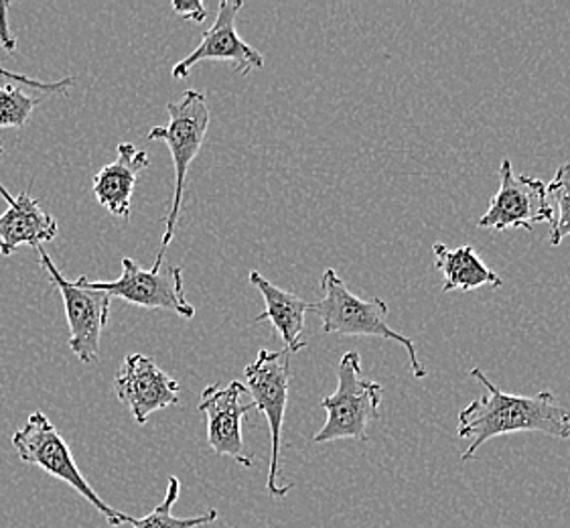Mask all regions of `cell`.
I'll use <instances>...</instances> for the list:
<instances>
[{
	"label": "cell",
	"instance_id": "cell-1",
	"mask_svg": "<svg viewBox=\"0 0 570 528\" xmlns=\"http://www.w3.org/2000/svg\"><path fill=\"white\" fill-rule=\"evenodd\" d=\"M471 377L480 380L485 397L469 402L459 413L456 436L469 439V448L461 460L475 458L488 441L510 433H547V436L570 439V411L557 402L550 391H540L534 397L508 394L491 382L481 368H473Z\"/></svg>",
	"mask_w": 570,
	"mask_h": 528
},
{
	"label": "cell",
	"instance_id": "cell-2",
	"mask_svg": "<svg viewBox=\"0 0 570 528\" xmlns=\"http://www.w3.org/2000/svg\"><path fill=\"white\" fill-rule=\"evenodd\" d=\"M321 293L323 297L308 305L321 320L323 332L340 333V335H372L389 342H396L409 352L412 372L416 379L426 377V368L422 366L419 350L411 338L394 332L390 327L389 303L384 299H360L352 293L337 271L325 268L321 276Z\"/></svg>",
	"mask_w": 570,
	"mask_h": 528
},
{
	"label": "cell",
	"instance_id": "cell-3",
	"mask_svg": "<svg viewBox=\"0 0 570 528\" xmlns=\"http://www.w3.org/2000/svg\"><path fill=\"white\" fill-rule=\"evenodd\" d=\"M167 113H169V125L150 128L147 137L149 140L159 138L167 143V147L171 150L173 167H175L173 206L169 216L165 219V234L160 241L157 261H165V253L175 236V228L181 216L187 172L206 140L207 128H209V106H207L206 94L199 90H187L177 102L167 104Z\"/></svg>",
	"mask_w": 570,
	"mask_h": 528
},
{
	"label": "cell",
	"instance_id": "cell-4",
	"mask_svg": "<svg viewBox=\"0 0 570 528\" xmlns=\"http://www.w3.org/2000/svg\"><path fill=\"white\" fill-rule=\"evenodd\" d=\"M12 448H14L19 460L23 463L41 468L49 476L68 483L69 488H73L78 495L83 496L108 520V525L120 527L125 522H132L135 517L125 515L112 506L106 505L102 498L96 495V490L91 488L90 482L81 476L80 468L73 460V453L66 443V439L61 437L56 426L47 419L46 413L35 411V413L29 414L24 427L14 431V436H12Z\"/></svg>",
	"mask_w": 570,
	"mask_h": 528
},
{
	"label": "cell",
	"instance_id": "cell-5",
	"mask_svg": "<svg viewBox=\"0 0 570 528\" xmlns=\"http://www.w3.org/2000/svg\"><path fill=\"white\" fill-rule=\"evenodd\" d=\"M382 402V384L362 374V358L345 352L337 366V389L321 401L327 413L325 426L313 437L315 443L337 439L367 441V427L377 421Z\"/></svg>",
	"mask_w": 570,
	"mask_h": 528
},
{
	"label": "cell",
	"instance_id": "cell-6",
	"mask_svg": "<svg viewBox=\"0 0 570 528\" xmlns=\"http://www.w3.org/2000/svg\"><path fill=\"white\" fill-rule=\"evenodd\" d=\"M291 352L288 350H261L244 370L246 391L252 397L256 411L266 417L273 441L271 471H268V495L285 498L293 483L285 482L281 476V446H283V426H285L286 404H288V384H291Z\"/></svg>",
	"mask_w": 570,
	"mask_h": 528
},
{
	"label": "cell",
	"instance_id": "cell-7",
	"mask_svg": "<svg viewBox=\"0 0 570 528\" xmlns=\"http://www.w3.org/2000/svg\"><path fill=\"white\" fill-rule=\"evenodd\" d=\"M39 263L46 268L51 283L58 287L69 325V348L83 364H91L100 356V340L104 327L110 320L112 297L104 291L90 287L88 276H78V281H68L51 261L43 246L37 248Z\"/></svg>",
	"mask_w": 570,
	"mask_h": 528
},
{
	"label": "cell",
	"instance_id": "cell-8",
	"mask_svg": "<svg viewBox=\"0 0 570 528\" xmlns=\"http://www.w3.org/2000/svg\"><path fill=\"white\" fill-rule=\"evenodd\" d=\"M88 285L145 310L173 311L187 320L195 315L194 305L185 297L181 266L165 268L163 261H155V266L147 271L126 256L122 275L116 281H91L88 276Z\"/></svg>",
	"mask_w": 570,
	"mask_h": 528
},
{
	"label": "cell",
	"instance_id": "cell-9",
	"mask_svg": "<svg viewBox=\"0 0 570 528\" xmlns=\"http://www.w3.org/2000/svg\"><path fill=\"white\" fill-rule=\"evenodd\" d=\"M552 206L548 199L547 184L530 175H515L512 162L500 165V189L491 197L488 212L478 222L481 231H532L537 224L552 222Z\"/></svg>",
	"mask_w": 570,
	"mask_h": 528
},
{
	"label": "cell",
	"instance_id": "cell-10",
	"mask_svg": "<svg viewBox=\"0 0 570 528\" xmlns=\"http://www.w3.org/2000/svg\"><path fill=\"white\" fill-rule=\"evenodd\" d=\"M246 392V387L238 380H232L226 387L209 384L202 392L197 409L206 414L207 443L214 453L219 458H232L242 468H252L254 460L244 446L242 433L244 417L254 409L252 402L244 401Z\"/></svg>",
	"mask_w": 570,
	"mask_h": 528
},
{
	"label": "cell",
	"instance_id": "cell-11",
	"mask_svg": "<svg viewBox=\"0 0 570 528\" xmlns=\"http://www.w3.org/2000/svg\"><path fill=\"white\" fill-rule=\"evenodd\" d=\"M244 2L242 0H219L214 27L204 35L202 43L194 51L173 66L171 76L175 80H187L191 69L206 59L229 61L240 76H248L254 69L264 68V56L248 46L236 31V19Z\"/></svg>",
	"mask_w": 570,
	"mask_h": 528
},
{
	"label": "cell",
	"instance_id": "cell-12",
	"mask_svg": "<svg viewBox=\"0 0 570 528\" xmlns=\"http://www.w3.org/2000/svg\"><path fill=\"white\" fill-rule=\"evenodd\" d=\"M115 391L138 426H145L150 414L179 404V382L142 354L126 356L116 374Z\"/></svg>",
	"mask_w": 570,
	"mask_h": 528
},
{
	"label": "cell",
	"instance_id": "cell-13",
	"mask_svg": "<svg viewBox=\"0 0 570 528\" xmlns=\"http://www.w3.org/2000/svg\"><path fill=\"white\" fill-rule=\"evenodd\" d=\"M0 196L7 202V212L0 216V254L11 256L19 246L39 248L58 234V219L49 216L29 192L11 196L0 184Z\"/></svg>",
	"mask_w": 570,
	"mask_h": 528
},
{
	"label": "cell",
	"instance_id": "cell-14",
	"mask_svg": "<svg viewBox=\"0 0 570 528\" xmlns=\"http://www.w3.org/2000/svg\"><path fill=\"white\" fill-rule=\"evenodd\" d=\"M149 165L147 150H138L132 143H120L116 162L108 163L96 173L91 194L104 209H108L116 218L128 222L138 175L149 169Z\"/></svg>",
	"mask_w": 570,
	"mask_h": 528
},
{
	"label": "cell",
	"instance_id": "cell-15",
	"mask_svg": "<svg viewBox=\"0 0 570 528\" xmlns=\"http://www.w3.org/2000/svg\"><path fill=\"white\" fill-rule=\"evenodd\" d=\"M250 283L261 291L266 310L258 317H254V323L271 322L274 330L281 335L285 350L291 354L301 352L307 342L303 338L305 332V315H307V301L297 297L295 293L276 287L268 278H264L258 271H252Z\"/></svg>",
	"mask_w": 570,
	"mask_h": 528
},
{
	"label": "cell",
	"instance_id": "cell-16",
	"mask_svg": "<svg viewBox=\"0 0 570 528\" xmlns=\"http://www.w3.org/2000/svg\"><path fill=\"white\" fill-rule=\"evenodd\" d=\"M434 268L443 275V291H465L471 293L480 287H503V278L481 261L471 244L459 248H446L445 244H433Z\"/></svg>",
	"mask_w": 570,
	"mask_h": 528
},
{
	"label": "cell",
	"instance_id": "cell-17",
	"mask_svg": "<svg viewBox=\"0 0 570 528\" xmlns=\"http://www.w3.org/2000/svg\"><path fill=\"white\" fill-rule=\"evenodd\" d=\"M179 495H181V482L177 476H171L167 482V495L163 498V502L155 506L147 517L132 518L130 525L132 528H197L214 525L219 518L216 508L207 510L199 517H173V506L179 500Z\"/></svg>",
	"mask_w": 570,
	"mask_h": 528
},
{
	"label": "cell",
	"instance_id": "cell-18",
	"mask_svg": "<svg viewBox=\"0 0 570 528\" xmlns=\"http://www.w3.org/2000/svg\"><path fill=\"white\" fill-rule=\"evenodd\" d=\"M547 192L554 214L550 222V244L560 246L570 236V163L560 165Z\"/></svg>",
	"mask_w": 570,
	"mask_h": 528
},
{
	"label": "cell",
	"instance_id": "cell-19",
	"mask_svg": "<svg viewBox=\"0 0 570 528\" xmlns=\"http://www.w3.org/2000/svg\"><path fill=\"white\" fill-rule=\"evenodd\" d=\"M39 102L41 98L29 96L14 86H0V130L7 127L23 128Z\"/></svg>",
	"mask_w": 570,
	"mask_h": 528
},
{
	"label": "cell",
	"instance_id": "cell-20",
	"mask_svg": "<svg viewBox=\"0 0 570 528\" xmlns=\"http://www.w3.org/2000/svg\"><path fill=\"white\" fill-rule=\"evenodd\" d=\"M0 76L9 78L11 81H21V84L29 86V88H35V90H41V92L49 94H68L69 88H73V86H76V78H71V76L59 81H41L33 80V78H27L23 74H12V71L4 68H0Z\"/></svg>",
	"mask_w": 570,
	"mask_h": 528
},
{
	"label": "cell",
	"instance_id": "cell-21",
	"mask_svg": "<svg viewBox=\"0 0 570 528\" xmlns=\"http://www.w3.org/2000/svg\"><path fill=\"white\" fill-rule=\"evenodd\" d=\"M173 11L195 23H204L207 19V9L202 0H173Z\"/></svg>",
	"mask_w": 570,
	"mask_h": 528
},
{
	"label": "cell",
	"instance_id": "cell-22",
	"mask_svg": "<svg viewBox=\"0 0 570 528\" xmlns=\"http://www.w3.org/2000/svg\"><path fill=\"white\" fill-rule=\"evenodd\" d=\"M9 9H11V2H0V46L4 51L14 53L17 51V39H14L11 27H9V17H7Z\"/></svg>",
	"mask_w": 570,
	"mask_h": 528
},
{
	"label": "cell",
	"instance_id": "cell-23",
	"mask_svg": "<svg viewBox=\"0 0 570 528\" xmlns=\"http://www.w3.org/2000/svg\"><path fill=\"white\" fill-rule=\"evenodd\" d=\"M0 155H4V149H2V147H0Z\"/></svg>",
	"mask_w": 570,
	"mask_h": 528
}]
</instances>
